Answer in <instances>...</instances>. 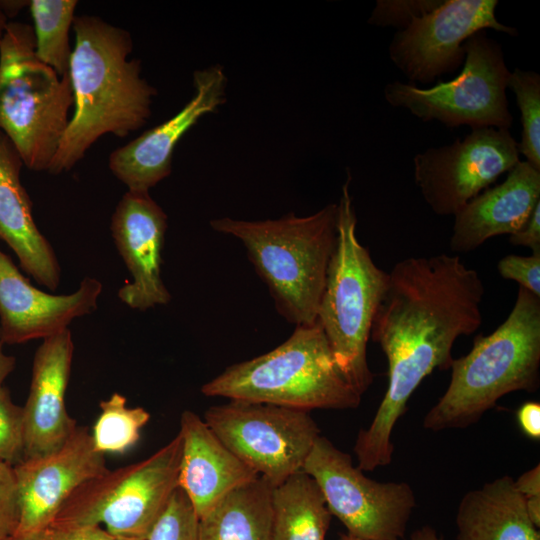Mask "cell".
Returning a JSON list of instances; mask_svg holds the SVG:
<instances>
[{"label":"cell","mask_w":540,"mask_h":540,"mask_svg":"<svg viewBox=\"0 0 540 540\" xmlns=\"http://www.w3.org/2000/svg\"><path fill=\"white\" fill-rule=\"evenodd\" d=\"M484 284L458 255L408 257L388 273L370 337L388 362V386L360 439L378 453L393 449L392 432L420 383L453 362L452 347L482 324Z\"/></svg>","instance_id":"6da1fadb"},{"label":"cell","mask_w":540,"mask_h":540,"mask_svg":"<svg viewBox=\"0 0 540 540\" xmlns=\"http://www.w3.org/2000/svg\"><path fill=\"white\" fill-rule=\"evenodd\" d=\"M69 66L74 112L48 173L71 170L103 135L126 137L151 116L156 89L141 76V61L129 59L130 33L102 18L75 16Z\"/></svg>","instance_id":"7a4b0ae2"},{"label":"cell","mask_w":540,"mask_h":540,"mask_svg":"<svg viewBox=\"0 0 540 540\" xmlns=\"http://www.w3.org/2000/svg\"><path fill=\"white\" fill-rule=\"evenodd\" d=\"M450 383L423 419L432 431L466 428L504 395L534 392L540 383V297L518 287L506 320L478 335L465 356L453 359Z\"/></svg>","instance_id":"3957f363"},{"label":"cell","mask_w":540,"mask_h":540,"mask_svg":"<svg viewBox=\"0 0 540 540\" xmlns=\"http://www.w3.org/2000/svg\"><path fill=\"white\" fill-rule=\"evenodd\" d=\"M338 206L275 220H211L213 230L239 239L268 287L276 310L295 326L317 320L328 266L337 242Z\"/></svg>","instance_id":"277c9868"},{"label":"cell","mask_w":540,"mask_h":540,"mask_svg":"<svg viewBox=\"0 0 540 540\" xmlns=\"http://www.w3.org/2000/svg\"><path fill=\"white\" fill-rule=\"evenodd\" d=\"M208 397L248 400L293 409H355L362 395L337 366L321 325H298L278 347L231 365L205 383Z\"/></svg>","instance_id":"5b68a950"},{"label":"cell","mask_w":540,"mask_h":540,"mask_svg":"<svg viewBox=\"0 0 540 540\" xmlns=\"http://www.w3.org/2000/svg\"><path fill=\"white\" fill-rule=\"evenodd\" d=\"M350 182L348 174L337 204V242L316 321L342 374L363 395L374 378L367 361V343L388 273L374 263L369 250L357 238Z\"/></svg>","instance_id":"8992f818"},{"label":"cell","mask_w":540,"mask_h":540,"mask_svg":"<svg viewBox=\"0 0 540 540\" xmlns=\"http://www.w3.org/2000/svg\"><path fill=\"white\" fill-rule=\"evenodd\" d=\"M73 105L69 75L60 77L36 56L33 27L9 21L0 38V130L24 166L49 171Z\"/></svg>","instance_id":"52a82bcc"},{"label":"cell","mask_w":540,"mask_h":540,"mask_svg":"<svg viewBox=\"0 0 540 540\" xmlns=\"http://www.w3.org/2000/svg\"><path fill=\"white\" fill-rule=\"evenodd\" d=\"M181 437L177 434L151 456L107 470L77 488L51 523L100 527L114 538L146 539L179 487Z\"/></svg>","instance_id":"ba28073f"},{"label":"cell","mask_w":540,"mask_h":540,"mask_svg":"<svg viewBox=\"0 0 540 540\" xmlns=\"http://www.w3.org/2000/svg\"><path fill=\"white\" fill-rule=\"evenodd\" d=\"M463 49V67L455 78L429 88L390 82L384 87L387 103L447 127L509 130L513 122L506 93L510 71L500 44L484 30L467 39Z\"/></svg>","instance_id":"9c48e42d"},{"label":"cell","mask_w":540,"mask_h":540,"mask_svg":"<svg viewBox=\"0 0 540 540\" xmlns=\"http://www.w3.org/2000/svg\"><path fill=\"white\" fill-rule=\"evenodd\" d=\"M203 420L221 442L273 487L303 470L320 436L309 411L231 399Z\"/></svg>","instance_id":"30bf717a"},{"label":"cell","mask_w":540,"mask_h":540,"mask_svg":"<svg viewBox=\"0 0 540 540\" xmlns=\"http://www.w3.org/2000/svg\"><path fill=\"white\" fill-rule=\"evenodd\" d=\"M320 488L331 513L348 534L364 540L404 537L416 497L407 482H377L352 463L348 453L319 436L303 470Z\"/></svg>","instance_id":"8fae6325"},{"label":"cell","mask_w":540,"mask_h":540,"mask_svg":"<svg viewBox=\"0 0 540 540\" xmlns=\"http://www.w3.org/2000/svg\"><path fill=\"white\" fill-rule=\"evenodd\" d=\"M518 142L509 130L472 129L464 138L428 148L413 158L414 181L430 209L454 216L519 161Z\"/></svg>","instance_id":"7c38bea8"},{"label":"cell","mask_w":540,"mask_h":540,"mask_svg":"<svg viewBox=\"0 0 540 540\" xmlns=\"http://www.w3.org/2000/svg\"><path fill=\"white\" fill-rule=\"evenodd\" d=\"M497 0H443L433 11L415 19L393 36L388 53L392 63L412 82L429 84L459 68L464 43L485 29L515 36V28L495 15Z\"/></svg>","instance_id":"4fadbf2b"},{"label":"cell","mask_w":540,"mask_h":540,"mask_svg":"<svg viewBox=\"0 0 540 540\" xmlns=\"http://www.w3.org/2000/svg\"><path fill=\"white\" fill-rule=\"evenodd\" d=\"M107 470L104 454L83 426L56 451L15 465L19 524L14 538L50 525L77 488Z\"/></svg>","instance_id":"5bb4252c"},{"label":"cell","mask_w":540,"mask_h":540,"mask_svg":"<svg viewBox=\"0 0 540 540\" xmlns=\"http://www.w3.org/2000/svg\"><path fill=\"white\" fill-rule=\"evenodd\" d=\"M193 84V97L178 113L110 154L108 167L128 191L148 193L168 177L177 143L225 101L226 76L221 66L195 71Z\"/></svg>","instance_id":"9a60e30c"},{"label":"cell","mask_w":540,"mask_h":540,"mask_svg":"<svg viewBox=\"0 0 540 540\" xmlns=\"http://www.w3.org/2000/svg\"><path fill=\"white\" fill-rule=\"evenodd\" d=\"M167 227L166 213L149 192L127 191L115 208L111 233L132 279L118 298L131 309L146 311L171 300L161 276Z\"/></svg>","instance_id":"2e32d148"},{"label":"cell","mask_w":540,"mask_h":540,"mask_svg":"<svg viewBox=\"0 0 540 540\" xmlns=\"http://www.w3.org/2000/svg\"><path fill=\"white\" fill-rule=\"evenodd\" d=\"M102 283L85 277L79 288L54 295L32 285L0 249V328L5 344L46 339L66 329L76 318L97 309Z\"/></svg>","instance_id":"e0dca14e"},{"label":"cell","mask_w":540,"mask_h":540,"mask_svg":"<svg viewBox=\"0 0 540 540\" xmlns=\"http://www.w3.org/2000/svg\"><path fill=\"white\" fill-rule=\"evenodd\" d=\"M73 353L68 328L43 339L34 354L29 394L23 406L24 459L56 451L78 427L65 404Z\"/></svg>","instance_id":"ac0fdd59"},{"label":"cell","mask_w":540,"mask_h":540,"mask_svg":"<svg viewBox=\"0 0 540 540\" xmlns=\"http://www.w3.org/2000/svg\"><path fill=\"white\" fill-rule=\"evenodd\" d=\"M540 202V170L519 161L506 179L468 201L455 215L450 250L468 253L486 240L518 232Z\"/></svg>","instance_id":"d6986e66"},{"label":"cell","mask_w":540,"mask_h":540,"mask_svg":"<svg viewBox=\"0 0 540 540\" xmlns=\"http://www.w3.org/2000/svg\"><path fill=\"white\" fill-rule=\"evenodd\" d=\"M178 434L182 442L178 485L198 518L226 494L259 477L193 411L182 412Z\"/></svg>","instance_id":"ffe728a7"},{"label":"cell","mask_w":540,"mask_h":540,"mask_svg":"<svg viewBox=\"0 0 540 540\" xmlns=\"http://www.w3.org/2000/svg\"><path fill=\"white\" fill-rule=\"evenodd\" d=\"M23 166L15 146L0 130V240L13 250L21 269L54 291L61 269L52 245L34 221L33 204L20 178Z\"/></svg>","instance_id":"44dd1931"},{"label":"cell","mask_w":540,"mask_h":540,"mask_svg":"<svg viewBox=\"0 0 540 540\" xmlns=\"http://www.w3.org/2000/svg\"><path fill=\"white\" fill-rule=\"evenodd\" d=\"M456 526V540H540L525 497L509 476L467 492L457 509Z\"/></svg>","instance_id":"7402d4cb"},{"label":"cell","mask_w":540,"mask_h":540,"mask_svg":"<svg viewBox=\"0 0 540 540\" xmlns=\"http://www.w3.org/2000/svg\"><path fill=\"white\" fill-rule=\"evenodd\" d=\"M272 492L261 476L229 492L199 518V540H271Z\"/></svg>","instance_id":"603a6c76"},{"label":"cell","mask_w":540,"mask_h":540,"mask_svg":"<svg viewBox=\"0 0 540 540\" xmlns=\"http://www.w3.org/2000/svg\"><path fill=\"white\" fill-rule=\"evenodd\" d=\"M271 540H325L331 513L315 480L300 471L272 492Z\"/></svg>","instance_id":"cb8c5ba5"},{"label":"cell","mask_w":540,"mask_h":540,"mask_svg":"<svg viewBox=\"0 0 540 540\" xmlns=\"http://www.w3.org/2000/svg\"><path fill=\"white\" fill-rule=\"evenodd\" d=\"M77 0H31L35 53L60 77L69 73L72 50L69 32L73 27Z\"/></svg>","instance_id":"d4e9b609"},{"label":"cell","mask_w":540,"mask_h":540,"mask_svg":"<svg viewBox=\"0 0 540 540\" xmlns=\"http://www.w3.org/2000/svg\"><path fill=\"white\" fill-rule=\"evenodd\" d=\"M100 414L93 426L91 437L98 452L123 454L140 438L141 429L150 414L142 407H128L127 399L114 392L99 403Z\"/></svg>","instance_id":"484cf974"},{"label":"cell","mask_w":540,"mask_h":540,"mask_svg":"<svg viewBox=\"0 0 540 540\" xmlns=\"http://www.w3.org/2000/svg\"><path fill=\"white\" fill-rule=\"evenodd\" d=\"M508 88L513 91L522 124L519 153L540 170V75L519 68L510 72Z\"/></svg>","instance_id":"4316f807"},{"label":"cell","mask_w":540,"mask_h":540,"mask_svg":"<svg viewBox=\"0 0 540 540\" xmlns=\"http://www.w3.org/2000/svg\"><path fill=\"white\" fill-rule=\"evenodd\" d=\"M198 522L190 500L178 487L146 540H199Z\"/></svg>","instance_id":"83f0119b"},{"label":"cell","mask_w":540,"mask_h":540,"mask_svg":"<svg viewBox=\"0 0 540 540\" xmlns=\"http://www.w3.org/2000/svg\"><path fill=\"white\" fill-rule=\"evenodd\" d=\"M23 406L17 405L7 387L0 386V460L15 466L24 460Z\"/></svg>","instance_id":"f1b7e54d"},{"label":"cell","mask_w":540,"mask_h":540,"mask_svg":"<svg viewBox=\"0 0 540 540\" xmlns=\"http://www.w3.org/2000/svg\"><path fill=\"white\" fill-rule=\"evenodd\" d=\"M443 0H378L368 22L372 25L398 29L433 11Z\"/></svg>","instance_id":"f546056e"},{"label":"cell","mask_w":540,"mask_h":540,"mask_svg":"<svg viewBox=\"0 0 540 540\" xmlns=\"http://www.w3.org/2000/svg\"><path fill=\"white\" fill-rule=\"evenodd\" d=\"M19 524V498L14 466L0 460V540L14 538Z\"/></svg>","instance_id":"4dcf8cb0"},{"label":"cell","mask_w":540,"mask_h":540,"mask_svg":"<svg viewBox=\"0 0 540 540\" xmlns=\"http://www.w3.org/2000/svg\"><path fill=\"white\" fill-rule=\"evenodd\" d=\"M497 269L502 278L514 280L540 297V251L530 256L507 255L498 262Z\"/></svg>","instance_id":"1f68e13d"},{"label":"cell","mask_w":540,"mask_h":540,"mask_svg":"<svg viewBox=\"0 0 540 540\" xmlns=\"http://www.w3.org/2000/svg\"><path fill=\"white\" fill-rule=\"evenodd\" d=\"M13 540H114L100 527H63L50 524Z\"/></svg>","instance_id":"d6a6232c"},{"label":"cell","mask_w":540,"mask_h":540,"mask_svg":"<svg viewBox=\"0 0 540 540\" xmlns=\"http://www.w3.org/2000/svg\"><path fill=\"white\" fill-rule=\"evenodd\" d=\"M509 242L514 246L530 248L532 252L540 251V202L536 204L526 224L510 235Z\"/></svg>","instance_id":"836d02e7"},{"label":"cell","mask_w":540,"mask_h":540,"mask_svg":"<svg viewBox=\"0 0 540 540\" xmlns=\"http://www.w3.org/2000/svg\"><path fill=\"white\" fill-rule=\"evenodd\" d=\"M517 421L522 432L534 440L540 439V403L529 401L517 411Z\"/></svg>","instance_id":"e575fe53"},{"label":"cell","mask_w":540,"mask_h":540,"mask_svg":"<svg viewBox=\"0 0 540 540\" xmlns=\"http://www.w3.org/2000/svg\"><path fill=\"white\" fill-rule=\"evenodd\" d=\"M514 483L525 498L540 497V464L525 471Z\"/></svg>","instance_id":"d590c367"},{"label":"cell","mask_w":540,"mask_h":540,"mask_svg":"<svg viewBox=\"0 0 540 540\" xmlns=\"http://www.w3.org/2000/svg\"><path fill=\"white\" fill-rule=\"evenodd\" d=\"M4 344L0 328V386L3 385L5 379L13 372L16 366L15 357L4 352Z\"/></svg>","instance_id":"8d00e7d4"},{"label":"cell","mask_w":540,"mask_h":540,"mask_svg":"<svg viewBox=\"0 0 540 540\" xmlns=\"http://www.w3.org/2000/svg\"><path fill=\"white\" fill-rule=\"evenodd\" d=\"M527 515L531 523L540 528V497L525 498Z\"/></svg>","instance_id":"74e56055"},{"label":"cell","mask_w":540,"mask_h":540,"mask_svg":"<svg viewBox=\"0 0 540 540\" xmlns=\"http://www.w3.org/2000/svg\"><path fill=\"white\" fill-rule=\"evenodd\" d=\"M26 6H29V1H0V11L7 18L16 16Z\"/></svg>","instance_id":"f35d334b"},{"label":"cell","mask_w":540,"mask_h":540,"mask_svg":"<svg viewBox=\"0 0 540 540\" xmlns=\"http://www.w3.org/2000/svg\"><path fill=\"white\" fill-rule=\"evenodd\" d=\"M410 538L411 540H444L433 527L428 525L415 530Z\"/></svg>","instance_id":"ab89813d"},{"label":"cell","mask_w":540,"mask_h":540,"mask_svg":"<svg viewBox=\"0 0 540 540\" xmlns=\"http://www.w3.org/2000/svg\"><path fill=\"white\" fill-rule=\"evenodd\" d=\"M8 22V18L0 11V38L2 37Z\"/></svg>","instance_id":"60d3db41"},{"label":"cell","mask_w":540,"mask_h":540,"mask_svg":"<svg viewBox=\"0 0 540 540\" xmlns=\"http://www.w3.org/2000/svg\"><path fill=\"white\" fill-rule=\"evenodd\" d=\"M339 540H364V539H361L359 537H356L347 533V534H342Z\"/></svg>","instance_id":"b9f144b4"},{"label":"cell","mask_w":540,"mask_h":540,"mask_svg":"<svg viewBox=\"0 0 540 540\" xmlns=\"http://www.w3.org/2000/svg\"><path fill=\"white\" fill-rule=\"evenodd\" d=\"M114 540H146L143 538H132V537H116Z\"/></svg>","instance_id":"7bdbcfd3"},{"label":"cell","mask_w":540,"mask_h":540,"mask_svg":"<svg viewBox=\"0 0 540 540\" xmlns=\"http://www.w3.org/2000/svg\"><path fill=\"white\" fill-rule=\"evenodd\" d=\"M8 540H13V538H12V539H8Z\"/></svg>","instance_id":"ee69618b"}]
</instances>
